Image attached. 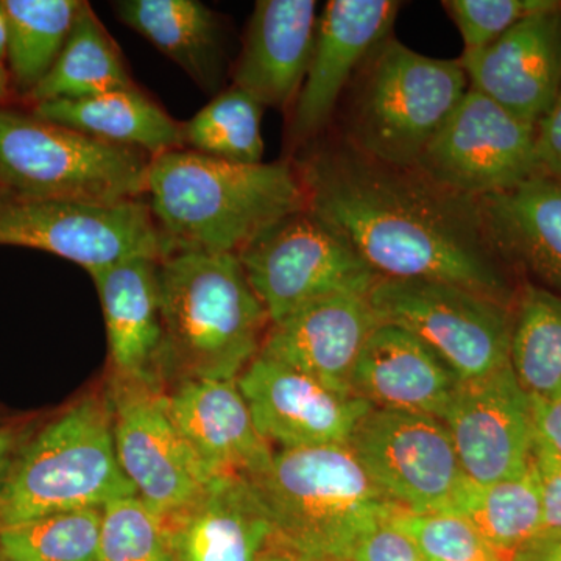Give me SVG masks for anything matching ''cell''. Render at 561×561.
<instances>
[{"label":"cell","mask_w":561,"mask_h":561,"mask_svg":"<svg viewBox=\"0 0 561 561\" xmlns=\"http://www.w3.org/2000/svg\"><path fill=\"white\" fill-rule=\"evenodd\" d=\"M297 169L306 208L379 278L459 284L515 306L522 280L491 249L476 198L419 169L371 160L345 140L313 151Z\"/></svg>","instance_id":"6da1fadb"},{"label":"cell","mask_w":561,"mask_h":561,"mask_svg":"<svg viewBox=\"0 0 561 561\" xmlns=\"http://www.w3.org/2000/svg\"><path fill=\"white\" fill-rule=\"evenodd\" d=\"M146 194L161 257L238 254L276 220L306 209L300 172L289 161L236 164L194 150L153 158Z\"/></svg>","instance_id":"7a4b0ae2"},{"label":"cell","mask_w":561,"mask_h":561,"mask_svg":"<svg viewBox=\"0 0 561 561\" xmlns=\"http://www.w3.org/2000/svg\"><path fill=\"white\" fill-rule=\"evenodd\" d=\"M162 389L236 381L260 356L271 319L236 254L176 253L158 261Z\"/></svg>","instance_id":"3957f363"},{"label":"cell","mask_w":561,"mask_h":561,"mask_svg":"<svg viewBox=\"0 0 561 561\" xmlns=\"http://www.w3.org/2000/svg\"><path fill=\"white\" fill-rule=\"evenodd\" d=\"M247 478L271 515L276 545L306 559L348 561L362 537L402 511L348 445L273 449L267 467Z\"/></svg>","instance_id":"277c9868"},{"label":"cell","mask_w":561,"mask_h":561,"mask_svg":"<svg viewBox=\"0 0 561 561\" xmlns=\"http://www.w3.org/2000/svg\"><path fill=\"white\" fill-rule=\"evenodd\" d=\"M138 496L117 461L105 394H92L20 446L0 481V527Z\"/></svg>","instance_id":"5b68a950"},{"label":"cell","mask_w":561,"mask_h":561,"mask_svg":"<svg viewBox=\"0 0 561 561\" xmlns=\"http://www.w3.org/2000/svg\"><path fill=\"white\" fill-rule=\"evenodd\" d=\"M468 90L459 60L427 57L390 36L353 80L342 140L371 160L415 168Z\"/></svg>","instance_id":"8992f818"},{"label":"cell","mask_w":561,"mask_h":561,"mask_svg":"<svg viewBox=\"0 0 561 561\" xmlns=\"http://www.w3.org/2000/svg\"><path fill=\"white\" fill-rule=\"evenodd\" d=\"M151 158L54 122L0 110V184L7 194L84 202L136 201Z\"/></svg>","instance_id":"52a82bcc"},{"label":"cell","mask_w":561,"mask_h":561,"mask_svg":"<svg viewBox=\"0 0 561 561\" xmlns=\"http://www.w3.org/2000/svg\"><path fill=\"white\" fill-rule=\"evenodd\" d=\"M368 298L379 323L415 334L461 381L511 364L513 306L432 279L379 278Z\"/></svg>","instance_id":"ba28073f"},{"label":"cell","mask_w":561,"mask_h":561,"mask_svg":"<svg viewBox=\"0 0 561 561\" xmlns=\"http://www.w3.org/2000/svg\"><path fill=\"white\" fill-rule=\"evenodd\" d=\"M271 324L335 294H368L379 276L308 208L261 231L238 254Z\"/></svg>","instance_id":"9c48e42d"},{"label":"cell","mask_w":561,"mask_h":561,"mask_svg":"<svg viewBox=\"0 0 561 561\" xmlns=\"http://www.w3.org/2000/svg\"><path fill=\"white\" fill-rule=\"evenodd\" d=\"M0 245L28 247L76 262L88 273L135 257L161 260L149 205L0 194Z\"/></svg>","instance_id":"30bf717a"},{"label":"cell","mask_w":561,"mask_h":561,"mask_svg":"<svg viewBox=\"0 0 561 561\" xmlns=\"http://www.w3.org/2000/svg\"><path fill=\"white\" fill-rule=\"evenodd\" d=\"M348 446L402 511L445 513L468 479L448 427L435 416L373 408Z\"/></svg>","instance_id":"8fae6325"},{"label":"cell","mask_w":561,"mask_h":561,"mask_svg":"<svg viewBox=\"0 0 561 561\" xmlns=\"http://www.w3.org/2000/svg\"><path fill=\"white\" fill-rule=\"evenodd\" d=\"M105 397L117 461L138 497L162 519L184 511L213 478L176 430L164 389L113 376Z\"/></svg>","instance_id":"7c38bea8"},{"label":"cell","mask_w":561,"mask_h":561,"mask_svg":"<svg viewBox=\"0 0 561 561\" xmlns=\"http://www.w3.org/2000/svg\"><path fill=\"white\" fill-rule=\"evenodd\" d=\"M537 127L468 90L415 169L446 190L479 198L537 176Z\"/></svg>","instance_id":"4fadbf2b"},{"label":"cell","mask_w":561,"mask_h":561,"mask_svg":"<svg viewBox=\"0 0 561 561\" xmlns=\"http://www.w3.org/2000/svg\"><path fill=\"white\" fill-rule=\"evenodd\" d=\"M442 421L472 482L486 485L516 478L534 460V405L511 364L461 381Z\"/></svg>","instance_id":"5bb4252c"},{"label":"cell","mask_w":561,"mask_h":561,"mask_svg":"<svg viewBox=\"0 0 561 561\" xmlns=\"http://www.w3.org/2000/svg\"><path fill=\"white\" fill-rule=\"evenodd\" d=\"M236 382L254 426L272 449L348 445L357 424L373 409L357 394L328 389L261 354Z\"/></svg>","instance_id":"9a60e30c"},{"label":"cell","mask_w":561,"mask_h":561,"mask_svg":"<svg viewBox=\"0 0 561 561\" xmlns=\"http://www.w3.org/2000/svg\"><path fill=\"white\" fill-rule=\"evenodd\" d=\"M398 0H331L319 18L308 76L291 111L289 138L308 142L330 125L343 92L373 50L390 38Z\"/></svg>","instance_id":"2e32d148"},{"label":"cell","mask_w":561,"mask_h":561,"mask_svg":"<svg viewBox=\"0 0 561 561\" xmlns=\"http://www.w3.org/2000/svg\"><path fill=\"white\" fill-rule=\"evenodd\" d=\"M459 61L471 90L537 127L561 90V0Z\"/></svg>","instance_id":"e0dca14e"},{"label":"cell","mask_w":561,"mask_h":561,"mask_svg":"<svg viewBox=\"0 0 561 561\" xmlns=\"http://www.w3.org/2000/svg\"><path fill=\"white\" fill-rule=\"evenodd\" d=\"M378 324L368 294L330 295L271 324L260 354L328 389L353 393L354 364Z\"/></svg>","instance_id":"ac0fdd59"},{"label":"cell","mask_w":561,"mask_h":561,"mask_svg":"<svg viewBox=\"0 0 561 561\" xmlns=\"http://www.w3.org/2000/svg\"><path fill=\"white\" fill-rule=\"evenodd\" d=\"M164 523L173 561H257L276 545L271 515L243 474L210 479Z\"/></svg>","instance_id":"d6986e66"},{"label":"cell","mask_w":561,"mask_h":561,"mask_svg":"<svg viewBox=\"0 0 561 561\" xmlns=\"http://www.w3.org/2000/svg\"><path fill=\"white\" fill-rule=\"evenodd\" d=\"M176 430L210 478L253 476L273 449L261 437L236 381H180L164 389Z\"/></svg>","instance_id":"ffe728a7"},{"label":"cell","mask_w":561,"mask_h":561,"mask_svg":"<svg viewBox=\"0 0 561 561\" xmlns=\"http://www.w3.org/2000/svg\"><path fill=\"white\" fill-rule=\"evenodd\" d=\"M460 382L440 354L390 323H379L368 335L351 375V390L373 408L440 420Z\"/></svg>","instance_id":"44dd1931"},{"label":"cell","mask_w":561,"mask_h":561,"mask_svg":"<svg viewBox=\"0 0 561 561\" xmlns=\"http://www.w3.org/2000/svg\"><path fill=\"white\" fill-rule=\"evenodd\" d=\"M478 202L486 239L502 264L561 297V181L531 176Z\"/></svg>","instance_id":"7402d4cb"},{"label":"cell","mask_w":561,"mask_h":561,"mask_svg":"<svg viewBox=\"0 0 561 561\" xmlns=\"http://www.w3.org/2000/svg\"><path fill=\"white\" fill-rule=\"evenodd\" d=\"M317 28L313 0L256 2L236 66L234 87L264 108L294 106L311 65Z\"/></svg>","instance_id":"603a6c76"},{"label":"cell","mask_w":561,"mask_h":561,"mask_svg":"<svg viewBox=\"0 0 561 561\" xmlns=\"http://www.w3.org/2000/svg\"><path fill=\"white\" fill-rule=\"evenodd\" d=\"M158 261L135 257L91 273L101 297L114 376L158 381L162 341Z\"/></svg>","instance_id":"cb8c5ba5"},{"label":"cell","mask_w":561,"mask_h":561,"mask_svg":"<svg viewBox=\"0 0 561 561\" xmlns=\"http://www.w3.org/2000/svg\"><path fill=\"white\" fill-rule=\"evenodd\" d=\"M33 116L91 138L138 149L151 160L183 147L181 125L136 87L92 98L36 103Z\"/></svg>","instance_id":"d4e9b609"},{"label":"cell","mask_w":561,"mask_h":561,"mask_svg":"<svg viewBox=\"0 0 561 561\" xmlns=\"http://www.w3.org/2000/svg\"><path fill=\"white\" fill-rule=\"evenodd\" d=\"M121 22L175 61L205 90L219 83L224 47L219 21L197 0H124Z\"/></svg>","instance_id":"484cf974"},{"label":"cell","mask_w":561,"mask_h":561,"mask_svg":"<svg viewBox=\"0 0 561 561\" xmlns=\"http://www.w3.org/2000/svg\"><path fill=\"white\" fill-rule=\"evenodd\" d=\"M445 513L461 516L497 551L513 553L542 530V497L534 460L522 476L494 483L467 479Z\"/></svg>","instance_id":"4316f807"},{"label":"cell","mask_w":561,"mask_h":561,"mask_svg":"<svg viewBox=\"0 0 561 561\" xmlns=\"http://www.w3.org/2000/svg\"><path fill=\"white\" fill-rule=\"evenodd\" d=\"M135 87L119 49L98 20L90 3L83 2L60 57L27 95L33 103L84 99Z\"/></svg>","instance_id":"83f0119b"},{"label":"cell","mask_w":561,"mask_h":561,"mask_svg":"<svg viewBox=\"0 0 561 561\" xmlns=\"http://www.w3.org/2000/svg\"><path fill=\"white\" fill-rule=\"evenodd\" d=\"M511 365L531 400L561 397V297L529 280L513 306Z\"/></svg>","instance_id":"f1b7e54d"},{"label":"cell","mask_w":561,"mask_h":561,"mask_svg":"<svg viewBox=\"0 0 561 561\" xmlns=\"http://www.w3.org/2000/svg\"><path fill=\"white\" fill-rule=\"evenodd\" d=\"M9 22L10 72L24 94H31L46 79L60 57L80 0H2Z\"/></svg>","instance_id":"f546056e"},{"label":"cell","mask_w":561,"mask_h":561,"mask_svg":"<svg viewBox=\"0 0 561 561\" xmlns=\"http://www.w3.org/2000/svg\"><path fill=\"white\" fill-rule=\"evenodd\" d=\"M262 110L260 102L232 87L181 125L183 146L221 161L260 164L264 154Z\"/></svg>","instance_id":"4dcf8cb0"},{"label":"cell","mask_w":561,"mask_h":561,"mask_svg":"<svg viewBox=\"0 0 561 561\" xmlns=\"http://www.w3.org/2000/svg\"><path fill=\"white\" fill-rule=\"evenodd\" d=\"M102 508L0 527V561H101Z\"/></svg>","instance_id":"1f68e13d"},{"label":"cell","mask_w":561,"mask_h":561,"mask_svg":"<svg viewBox=\"0 0 561 561\" xmlns=\"http://www.w3.org/2000/svg\"><path fill=\"white\" fill-rule=\"evenodd\" d=\"M101 561H173L164 519L138 496L102 508Z\"/></svg>","instance_id":"d6a6232c"},{"label":"cell","mask_w":561,"mask_h":561,"mask_svg":"<svg viewBox=\"0 0 561 561\" xmlns=\"http://www.w3.org/2000/svg\"><path fill=\"white\" fill-rule=\"evenodd\" d=\"M389 523L404 531L430 561H511L472 524L453 513L400 511Z\"/></svg>","instance_id":"836d02e7"},{"label":"cell","mask_w":561,"mask_h":561,"mask_svg":"<svg viewBox=\"0 0 561 561\" xmlns=\"http://www.w3.org/2000/svg\"><path fill=\"white\" fill-rule=\"evenodd\" d=\"M560 0H445L463 39V50H478L500 39L504 33L531 14L552 9Z\"/></svg>","instance_id":"e575fe53"},{"label":"cell","mask_w":561,"mask_h":561,"mask_svg":"<svg viewBox=\"0 0 561 561\" xmlns=\"http://www.w3.org/2000/svg\"><path fill=\"white\" fill-rule=\"evenodd\" d=\"M348 561H430L419 546L390 523H383L362 537Z\"/></svg>","instance_id":"d590c367"},{"label":"cell","mask_w":561,"mask_h":561,"mask_svg":"<svg viewBox=\"0 0 561 561\" xmlns=\"http://www.w3.org/2000/svg\"><path fill=\"white\" fill-rule=\"evenodd\" d=\"M534 465L542 497V530L561 527V456L535 440Z\"/></svg>","instance_id":"8d00e7d4"},{"label":"cell","mask_w":561,"mask_h":561,"mask_svg":"<svg viewBox=\"0 0 561 561\" xmlns=\"http://www.w3.org/2000/svg\"><path fill=\"white\" fill-rule=\"evenodd\" d=\"M535 160L537 175L561 181V90L551 108L537 124Z\"/></svg>","instance_id":"74e56055"},{"label":"cell","mask_w":561,"mask_h":561,"mask_svg":"<svg viewBox=\"0 0 561 561\" xmlns=\"http://www.w3.org/2000/svg\"><path fill=\"white\" fill-rule=\"evenodd\" d=\"M537 440L561 456V397L553 400H531Z\"/></svg>","instance_id":"f35d334b"},{"label":"cell","mask_w":561,"mask_h":561,"mask_svg":"<svg viewBox=\"0 0 561 561\" xmlns=\"http://www.w3.org/2000/svg\"><path fill=\"white\" fill-rule=\"evenodd\" d=\"M511 561H561V527L538 531L513 553Z\"/></svg>","instance_id":"ab89813d"},{"label":"cell","mask_w":561,"mask_h":561,"mask_svg":"<svg viewBox=\"0 0 561 561\" xmlns=\"http://www.w3.org/2000/svg\"><path fill=\"white\" fill-rule=\"evenodd\" d=\"M21 446L20 431L14 427H0V481L9 470L14 454Z\"/></svg>","instance_id":"60d3db41"},{"label":"cell","mask_w":561,"mask_h":561,"mask_svg":"<svg viewBox=\"0 0 561 561\" xmlns=\"http://www.w3.org/2000/svg\"><path fill=\"white\" fill-rule=\"evenodd\" d=\"M257 561H317L311 559H306V557L298 556V553L287 551V549L280 548V546L275 545L268 549L264 556L261 557Z\"/></svg>","instance_id":"b9f144b4"},{"label":"cell","mask_w":561,"mask_h":561,"mask_svg":"<svg viewBox=\"0 0 561 561\" xmlns=\"http://www.w3.org/2000/svg\"><path fill=\"white\" fill-rule=\"evenodd\" d=\"M7 50H9V22H7L5 10L0 0V66L7 58Z\"/></svg>","instance_id":"7bdbcfd3"},{"label":"cell","mask_w":561,"mask_h":561,"mask_svg":"<svg viewBox=\"0 0 561 561\" xmlns=\"http://www.w3.org/2000/svg\"><path fill=\"white\" fill-rule=\"evenodd\" d=\"M7 88H9V73L0 66V99L7 94Z\"/></svg>","instance_id":"ee69618b"}]
</instances>
